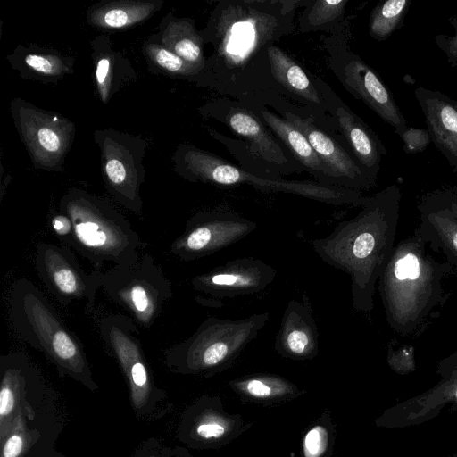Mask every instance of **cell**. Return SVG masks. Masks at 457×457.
<instances>
[{
	"label": "cell",
	"mask_w": 457,
	"mask_h": 457,
	"mask_svg": "<svg viewBox=\"0 0 457 457\" xmlns=\"http://www.w3.org/2000/svg\"><path fill=\"white\" fill-rule=\"evenodd\" d=\"M402 193L390 185L365 197L361 212L339 222L312 247L328 265L349 275L353 309L370 315L374 308L376 284L395 247Z\"/></svg>",
	"instance_id": "cell-1"
},
{
	"label": "cell",
	"mask_w": 457,
	"mask_h": 457,
	"mask_svg": "<svg viewBox=\"0 0 457 457\" xmlns=\"http://www.w3.org/2000/svg\"><path fill=\"white\" fill-rule=\"evenodd\" d=\"M414 232L401 239L378 278L386 320L402 337L420 335L439 316L450 296L443 283L455 273L447 261H439Z\"/></svg>",
	"instance_id": "cell-2"
},
{
	"label": "cell",
	"mask_w": 457,
	"mask_h": 457,
	"mask_svg": "<svg viewBox=\"0 0 457 457\" xmlns=\"http://www.w3.org/2000/svg\"><path fill=\"white\" fill-rule=\"evenodd\" d=\"M270 320V312L230 320L210 316L179 346L187 363L216 370L229 365L253 341Z\"/></svg>",
	"instance_id": "cell-3"
},
{
	"label": "cell",
	"mask_w": 457,
	"mask_h": 457,
	"mask_svg": "<svg viewBox=\"0 0 457 457\" xmlns=\"http://www.w3.org/2000/svg\"><path fill=\"white\" fill-rule=\"evenodd\" d=\"M190 170L200 179L217 185L231 186L246 183L270 192L296 194L332 204L361 206L364 196L355 190L340 189L306 182L281 181L257 177L211 154L192 151L188 154Z\"/></svg>",
	"instance_id": "cell-4"
},
{
	"label": "cell",
	"mask_w": 457,
	"mask_h": 457,
	"mask_svg": "<svg viewBox=\"0 0 457 457\" xmlns=\"http://www.w3.org/2000/svg\"><path fill=\"white\" fill-rule=\"evenodd\" d=\"M12 319L18 331L30 343L63 361L80 360L77 342L60 323L39 292L29 283L14 289Z\"/></svg>",
	"instance_id": "cell-5"
},
{
	"label": "cell",
	"mask_w": 457,
	"mask_h": 457,
	"mask_svg": "<svg viewBox=\"0 0 457 457\" xmlns=\"http://www.w3.org/2000/svg\"><path fill=\"white\" fill-rule=\"evenodd\" d=\"M67 212L74 237L86 253L115 261L120 265L136 261L137 239L128 223L90 205L71 204Z\"/></svg>",
	"instance_id": "cell-6"
},
{
	"label": "cell",
	"mask_w": 457,
	"mask_h": 457,
	"mask_svg": "<svg viewBox=\"0 0 457 457\" xmlns=\"http://www.w3.org/2000/svg\"><path fill=\"white\" fill-rule=\"evenodd\" d=\"M256 228L254 221L233 212H200L187 222L172 251L184 261L199 259L234 245Z\"/></svg>",
	"instance_id": "cell-7"
},
{
	"label": "cell",
	"mask_w": 457,
	"mask_h": 457,
	"mask_svg": "<svg viewBox=\"0 0 457 457\" xmlns=\"http://www.w3.org/2000/svg\"><path fill=\"white\" fill-rule=\"evenodd\" d=\"M277 276V270L262 260L244 257L228 261L212 270L197 275L194 287L211 298L221 300L263 291Z\"/></svg>",
	"instance_id": "cell-8"
},
{
	"label": "cell",
	"mask_w": 457,
	"mask_h": 457,
	"mask_svg": "<svg viewBox=\"0 0 457 457\" xmlns=\"http://www.w3.org/2000/svg\"><path fill=\"white\" fill-rule=\"evenodd\" d=\"M276 352L286 358L312 359L319 350V331L306 294L301 300H290L284 311L275 338Z\"/></svg>",
	"instance_id": "cell-9"
},
{
	"label": "cell",
	"mask_w": 457,
	"mask_h": 457,
	"mask_svg": "<svg viewBox=\"0 0 457 457\" xmlns=\"http://www.w3.org/2000/svg\"><path fill=\"white\" fill-rule=\"evenodd\" d=\"M347 87L373 110L398 136L406 129L407 122L379 75L361 59L352 57L344 67Z\"/></svg>",
	"instance_id": "cell-10"
},
{
	"label": "cell",
	"mask_w": 457,
	"mask_h": 457,
	"mask_svg": "<svg viewBox=\"0 0 457 457\" xmlns=\"http://www.w3.org/2000/svg\"><path fill=\"white\" fill-rule=\"evenodd\" d=\"M415 97L432 143L457 172V102L438 90L419 87Z\"/></svg>",
	"instance_id": "cell-11"
},
{
	"label": "cell",
	"mask_w": 457,
	"mask_h": 457,
	"mask_svg": "<svg viewBox=\"0 0 457 457\" xmlns=\"http://www.w3.org/2000/svg\"><path fill=\"white\" fill-rule=\"evenodd\" d=\"M37 263L41 277L56 297L79 298L94 289L96 280H88L67 254L54 245H39Z\"/></svg>",
	"instance_id": "cell-12"
},
{
	"label": "cell",
	"mask_w": 457,
	"mask_h": 457,
	"mask_svg": "<svg viewBox=\"0 0 457 457\" xmlns=\"http://www.w3.org/2000/svg\"><path fill=\"white\" fill-rule=\"evenodd\" d=\"M286 117L306 137L317 155L331 170L334 178H343L349 186L356 188L369 189L374 186L353 159L310 120L292 113Z\"/></svg>",
	"instance_id": "cell-13"
},
{
	"label": "cell",
	"mask_w": 457,
	"mask_h": 457,
	"mask_svg": "<svg viewBox=\"0 0 457 457\" xmlns=\"http://www.w3.org/2000/svg\"><path fill=\"white\" fill-rule=\"evenodd\" d=\"M142 271L131 272L128 278L121 276V283L107 275L97 281L104 282L113 297L126 304L140 321L148 324L157 313L165 295L164 291L157 287V279H152L153 276L150 275H143Z\"/></svg>",
	"instance_id": "cell-14"
},
{
	"label": "cell",
	"mask_w": 457,
	"mask_h": 457,
	"mask_svg": "<svg viewBox=\"0 0 457 457\" xmlns=\"http://www.w3.org/2000/svg\"><path fill=\"white\" fill-rule=\"evenodd\" d=\"M420 222L415 228L428 246L442 253L457 269V219L446 208L419 201Z\"/></svg>",
	"instance_id": "cell-15"
},
{
	"label": "cell",
	"mask_w": 457,
	"mask_h": 457,
	"mask_svg": "<svg viewBox=\"0 0 457 457\" xmlns=\"http://www.w3.org/2000/svg\"><path fill=\"white\" fill-rule=\"evenodd\" d=\"M336 114L362 170L375 185L382 155L386 154L385 146L361 120L344 108L339 107Z\"/></svg>",
	"instance_id": "cell-16"
},
{
	"label": "cell",
	"mask_w": 457,
	"mask_h": 457,
	"mask_svg": "<svg viewBox=\"0 0 457 457\" xmlns=\"http://www.w3.org/2000/svg\"><path fill=\"white\" fill-rule=\"evenodd\" d=\"M262 115L272 130L304 166L334 178L331 170L317 155L306 137L295 125L269 111H262Z\"/></svg>",
	"instance_id": "cell-17"
},
{
	"label": "cell",
	"mask_w": 457,
	"mask_h": 457,
	"mask_svg": "<svg viewBox=\"0 0 457 457\" xmlns=\"http://www.w3.org/2000/svg\"><path fill=\"white\" fill-rule=\"evenodd\" d=\"M228 123L237 134L253 143L263 159L277 164L287 162V158L277 141L253 115L238 110L229 114Z\"/></svg>",
	"instance_id": "cell-18"
},
{
	"label": "cell",
	"mask_w": 457,
	"mask_h": 457,
	"mask_svg": "<svg viewBox=\"0 0 457 457\" xmlns=\"http://www.w3.org/2000/svg\"><path fill=\"white\" fill-rule=\"evenodd\" d=\"M268 57L273 77L289 91L313 104H320L318 92L304 71L277 46L268 48Z\"/></svg>",
	"instance_id": "cell-19"
},
{
	"label": "cell",
	"mask_w": 457,
	"mask_h": 457,
	"mask_svg": "<svg viewBox=\"0 0 457 457\" xmlns=\"http://www.w3.org/2000/svg\"><path fill=\"white\" fill-rule=\"evenodd\" d=\"M411 4V0H386L378 3L370 13V35L379 41L387 39L402 27Z\"/></svg>",
	"instance_id": "cell-20"
},
{
	"label": "cell",
	"mask_w": 457,
	"mask_h": 457,
	"mask_svg": "<svg viewBox=\"0 0 457 457\" xmlns=\"http://www.w3.org/2000/svg\"><path fill=\"white\" fill-rule=\"evenodd\" d=\"M163 42L167 49L190 64L200 63L203 60L202 41L188 22L170 23L163 36Z\"/></svg>",
	"instance_id": "cell-21"
},
{
	"label": "cell",
	"mask_w": 457,
	"mask_h": 457,
	"mask_svg": "<svg viewBox=\"0 0 457 457\" xmlns=\"http://www.w3.org/2000/svg\"><path fill=\"white\" fill-rule=\"evenodd\" d=\"M154 10L152 4H125L108 5L96 11L95 24L111 29L125 28L145 19Z\"/></svg>",
	"instance_id": "cell-22"
},
{
	"label": "cell",
	"mask_w": 457,
	"mask_h": 457,
	"mask_svg": "<svg viewBox=\"0 0 457 457\" xmlns=\"http://www.w3.org/2000/svg\"><path fill=\"white\" fill-rule=\"evenodd\" d=\"M25 130L37 154L58 156L63 152L65 140L62 132L58 129L57 122L37 121Z\"/></svg>",
	"instance_id": "cell-23"
},
{
	"label": "cell",
	"mask_w": 457,
	"mask_h": 457,
	"mask_svg": "<svg viewBox=\"0 0 457 457\" xmlns=\"http://www.w3.org/2000/svg\"><path fill=\"white\" fill-rule=\"evenodd\" d=\"M237 386L251 396L267 398L287 388L283 379L270 376H254L243 379Z\"/></svg>",
	"instance_id": "cell-24"
},
{
	"label": "cell",
	"mask_w": 457,
	"mask_h": 457,
	"mask_svg": "<svg viewBox=\"0 0 457 457\" xmlns=\"http://www.w3.org/2000/svg\"><path fill=\"white\" fill-rule=\"evenodd\" d=\"M253 20H254L253 15H247L246 21L234 22L226 34L227 38L224 43L226 51L235 54L237 48L246 49L245 43L253 42L254 34L258 32L253 29L257 28L258 22H253Z\"/></svg>",
	"instance_id": "cell-25"
},
{
	"label": "cell",
	"mask_w": 457,
	"mask_h": 457,
	"mask_svg": "<svg viewBox=\"0 0 457 457\" xmlns=\"http://www.w3.org/2000/svg\"><path fill=\"white\" fill-rule=\"evenodd\" d=\"M346 3L345 0L316 1L308 15L309 23L317 26L333 21L341 14Z\"/></svg>",
	"instance_id": "cell-26"
},
{
	"label": "cell",
	"mask_w": 457,
	"mask_h": 457,
	"mask_svg": "<svg viewBox=\"0 0 457 457\" xmlns=\"http://www.w3.org/2000/svg\"><path fill=\"white\" fill-rule=\"evenodd\" d=\"M148 52L158 65L169 71L184 72L189 69L190 63L165 47L150 45Z\"/></svg>",
	"instance_id": "cell-27"
},
{
	"label": "cell",
	"mask_w": 457,
	"mask_h": 457,
	"mask_svg": "<svg viewBox=\"0 0 457 457\" xmlns=\"http://www.w3.org/2000/svg\"><path fill=\"white\" fill-rule=\"evenodd\" d=\"M427 204L448 209L457 219V187L445 186L430 191L420 199Z\"/></svg>",
	"instance_id": "cell-28"
},
{
	"label": "cell",
	"mask_w": 457,
	"mask_h": 457,
	"mask_svg": "<svg viewBox=\"0 0 457 457\" xmlns=\"http://www.w3.org/2000/svg\"><path fill=\"white\" fill-rule=\"evenodd\" d=\"M406 154L424 152L432 142L428 129L407 127L400 135Z\"/></svg>",
	"instance_id": "cell-29"
},
{
	"label": "cell",
	"mask_w": 457,
	"mask_h": 457,
	"mask_svg": "<svg viewBox=\"0 0 457 457\" xmlns=\"http://www.w3.org/2000/svg\"><path fill=\"white\" fill-rule=\"evenodd\" d=\"M328 443V435L324 428L315 427L310 429L303 440V453L305 457H320L325 452Z\"/></svg>",
	"instance_id": "cell-30"
},
{
	"label": "cell",
	"mask_w": 457,
	"mask_h": 457,
	"mask_svg": "<svg viewBox=\"0 0 457 457\" xmlns=\"http://www.w3.org/2000/svg\"><path fill=\"white\" fill-rule=\"evenodd\" d=\"M25 62L34 71L46 75H57L64 70L62 62L54 56L29 54Z\"/></svg>",
	"instance_id": "cell-31"
},
{
	"label": "cell",
	"mask_w": 457,
	"mask_h": 457,
	"mask_svg": "<svg viewBox=\"0 0 457 457\" xmlns=\"http://www.w3.org/2000/svg\"><path fill=\"white\" fill-rule=\"evenodd\" d=\"M449 22L454 29V35L438 34L435 36V41L437 46L445 54L449 65L455 67L457 66V16H451Z\"/></svg>",
	"instance_id": "cell-32"
},
{
	"label": "cell",
	"mask_w": 457,
	"mask_h": 457,
	"mask_svg": "<svg viewBox=\"0 0 457 457\" xmlns=\"http://www.w3.org/2000/svg\"><path fill=\"white\" fill-rule=\"evenodd\" d=\"M105 171L109 180L116 186L122 185L127 178L123 162L116 158H109L105 163Z\"/></svg>",
	"instance_id": "cell-33"
},
{
	"label": "cell",
	"mask_w": 457,
	"mask_h": 457,
	"mask_svg": "<svg viewBox=\"0 0 457 457\" xmlns=\"http://www.w3.org/2000/svg\"><path fill=\"white\" fill-rule=\"evenodd\" d=\"M110 71V61L108 58H102L98 61L96 71V82L99 87V91L101 93V96L103 100H106L108 96V76Z\"/></svg>",
	"instance_id": "cell-34"
},
{
	"label": "cell",
	"mask_w": 457,
	"mask_h": 457,
	"mask_svg": "<svg viewBox=\"0 0 457 457\" xmlns=\"http://www.w3.org/2000/svg\"><path fill=\"white\" fill-rule=\"evenodd\" d=\"M197 434L205 439L218 438L224 435L226 427L218 420H208L196 428Z\"/></svg>",
	"instance_id": "cell-35"
},
{
	"label": "cell",
	"mask_w": 457,
	"mask_h": 457,
	"mask_svg": "<svg viewBox=\"0 0 457 457\" xmlns=\"http://www.w3.org/2000/svg\"><path fill=\"white\" fill-rule=\"evenodd\" d=\"M23 446V442L18 435L12 436L5 443L3 450L4 457H17Z\"/></svg>",
	"instance_id": "cell-36"
},
{
	"label": "cell",
	"mask_w": 457,
	"mask_h": 457,
	"mask_svg": "<svg viewBox=\"0 0 457 457\" xmlns=\"http://www.w3.org/2000/svg\"><path fill=\"white\" fill-rule=\"evenodd\" d=\"M54 231L60 236H66L72 231V223L69 217L57 215L51 221Z\"/></svg>",
	"instance_id": "cell-37"
},
{
	"label": "cell",
	"mask_w": 457,
	"mask_h": 457,
	"mask_svg": "<svg viewBox=\"0 0 457 457\" xmlns=\"http://www.w3.org/2000/svg\"><path fill=\"white\" fill-rule=\"evenodd\" d=\"M14 397L8 386H3L0 392V414L7 415L13 408Z\"/></svg>",
	"instance_id": "cell-38"
},
{
	"label": "cell",
	"mask_w": 457,
	"mask_h": 457,
	"mask_svg": "<svg viewBox=\"0 0 457 457\" xmlns=\"http://www.w3.org/2000/svg\"><path fill=\"white\" fill-rule=\"evenodd\" d=\"M455 396L457 397V387L455 389Z\"/></svg>",
	"instance_id": "cell-39"
}]
</instances>
